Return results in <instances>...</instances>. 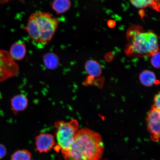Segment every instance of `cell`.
<instances>
[{"mask_svg":"<svg viewBox=\"0 0 160 160\" xmlns=\"http://www.w3.org/2000/svg\"><path fill=\"white\" fill-rule=\"evenodd\" d=\"M58 23L57 19L49 13L38 12L30 16L25 29L34 44L43 47L51 41Z\"/></svg>","mask_w":160,"mask_h":160,"instance_id":"7a4b0ae2","label":"cell"},{"mask_svg":"<svg viewBox=\"0 0 160 160\" xmlns=\"http://www.w3.org/2000/svg\"><path fill=\"white\" fill-rule=\"evenodd\" d=\"M85 69L88 74L92 77H99L102 73L101 65L94 60H89L86 62Z\"/></svg>","mask_w":160,"mask_h":160,"instance_id":"8fae6325","label":"cell"},{"mask_svg":"<svg viewBox=\"0 0 160 160\" xmlns=\"http://www.w3.org/2000/svg\"><path fill=\"white\" fill-rule=\"evenodd\" d=\"M36 150L40 153L51 151L56 145L54 136L49 133H42L35 139Z\"/></svg>","mask_w":160,"mask_h":160,"instance_id":"52a82bcc","label":"cell"},{"mask_svg":"<svg viewBox=\"0 0 160 160\" xmlns=\"http://www.w3.org/2000/svg\"><path fill=\"white\" fill-rule=\"evenodd\" d=\"M19 71L18 65L12 58L9 52L0 49V83L16 77Z\"/></svg>","mask_w":160,"mask_h":160,"instance_id":"5b68a950","label":"cell"},{"mask_svg":"<svg viewBox=\"0 0 160 160\" xmlns=\"http://www.w3.org/2000/svg\"><path fill=\"white\" fill-rule=\"evenodd\" d=\"M32 158L31 152L27 149L18 150L11 156V160H31Z\"/></svg>","mask_w":160,"mask_h":160,"instance_id":"9a60e30c","label":"cell"},{"mask_svg":"<svg viewBox=\"0 0 160 160\" xmlns=\"http://www.w3.org/2000/svg\"><path fill=\"white\" fill-rule=\"evenodd\" d=\"M43 62L46 68L49 70H55L59 67V58L56 53L49 52L44 54L42 57Z\"/></svg>","mask_w":160,"mask_h":160,"instance_id":"30bf717a","label":"cell"},{"mask_svg":"<svg viewBox=\"0 0 160 160\" xmlns=\"http://www.w3.org/2000/svg\"><path fill=\"white\" fill-rule=\"evenodd\" d=\"M103 150L101 135L83 128L78 131L71 147L63 157L65 160H100Z\"/></svg>","mask_w":160,"mask_h":160,"instance_id":"6da1fadb","label":"cell"},{"mask_svg":"<svg viewBox=\"0 0 160 160\" xmlns=\"http://www.w3.org/2000/svg\"><path fill=\"white\" fill-rule=\"evenodd\" d=\"M108 25L111 28H113L115 27L116 23L114 21L110 20L108 22Z\"/></svg>","mask_w":160,"mask_h":160,"instance_id":"d6986e66","label":"cell"},{"mask_svg":"<svg viewBox=\"0 0 160 160\" xmlns=\"http://www.w3.org/2000/svg\"><path fill=\"white\" fill-rule=\"evenodd\" d=\"M139 78L140 82L146 87H151L158 83L155 73L149 70L142 72L140 73Z\"/></svg>","mask_w":160,"mask_h":160,"instance_id":"7c38bea8","label":"cell"},{"mask_svg":"<svg viewBox=\"0 0 160 160\" xmlns=\"http://www.w3.org/2000/svg\"><path fill=\"white\" fill-rule=\"evenodd\" d=\"M151 56V62L152 65L156 68H159L160 53L159 51L152 54Z\"/></svg>","mask_w":160,"mask_h":160,"instance_id":"2e32d148","label":"cell"},{"mask_svg":"<svg viewBox=\"0 0 160 160\" xmlns=\"http://www.w3.org/2000/svg\"><path fill=\"white\" fill-rule=\"evenodd\" d=\"M3 1V2H6L8 1L9 0H2Z\"/></svg>","mask_w":160,"mask_h":160,"instance_id":"ffe728a7","label":"cell"},{"mask_svg":"<svg viewBox=\"0 0 160 160\" xmlns=\"http://www.w3.org/2000/svg\"><path fill=\"white\" fill-rule=\"evenodd\" d=\"M133 6L137 8L150 7L156 10L159 9V0H130Z\"/></svg>","mask_w":160,"mask_h":160,"instance_id":"4fadbf2b","label":"cell"},{"mask_svg":"<svg viewBox=\"0 0 160 160\" xmlns=\"http://www.w3.org/2000/svg\"><path fill=\"white\" fill-rule=\"evenodd\" d=\"M160 93L157 94L154 98V105L152 107L155 108L159 110L160 109Z\"/></svg>","mask_w":160,"mask_h":160,"instance_id":"e0dca14e","label":"cell"},{"mask_svg":"<svg viewBox=\"0 0 160 160\" xmlns=\"http://www.w3.org/2000/svg\"><path fill=\"white\" fill-rule=\"evenodd\" d=\"M55 134L57 145L54 148L58 152L60 150L63 156L67 154L78 131V122L76 119L69 122L60 121L54 124Z\"/></svg>","mask_w":160,"mask_h":160,"instance_id":"277c9868","label":"cell"},{"mask_svg":"<svg viewBox=\"0 0 160 160\" xmlns=\"http://www.w3.org/2000/svg\"><path fill=\"white\" fill-rule=\"evenodd\" d=\"M11 104L14 114L17 115L27 109L29 100L27 96L23 94H19L12 98Z\"/></svg>","mask_w":160,"mask_h":160,"instance_id":"ba28073f","label":"cell"},{"mask_svg":"<svg viewBox=\"0 0 160 160\" xmlns=\"http://www.w3.org/2000/svg\"><path fill=\"white\" fill-rule=\"evenodd\" d=\"M160 110L152 108L148 113L147 121L148 131L151 134L152 141L159 142L160 138Z\"/></svg>","mask_w":160,"mask_h":160,"instance_id":"8992f818","label":"cell"},{"mask_svg":"<svg viewBox=\"0 0 160 160\" xmlns=\"http://www.w3.org/2000/svg\"><path fill=\"white\" fill-rule=\"evenodd\" d=\"M7 149L4 145L0 144V159L3 158L7 155Z\"/></svg>","mask_w":160,"mask_h":160,"instance_id":"ac0fdd59","label":"cell"},{"mask_svg":"<svg viewBox=\"0 0 160 160\" xmlns=\"http://www.w3.org/2000/svg\"><path fill=\"white\" fill-rule=\"evenodd\" d=\"M9 52L11 58L15 61H21L27 54V47L24 42L19 41L11 46Z\"/></svg>","mask_w":160,"mask_h":160,"instance_id":"9c48e42d","label":"cell"},{"mask_svg":"<svg viewBox=\"0 0 160 160\" xmlns=\"http://www.w3.org/2000/svg\"><path fill=\"white\" fill-rule=\"evenodd\" d=\"M128 36L131 41L126 50L128 54L142 57L159 51L158 37L154 33L144 32L133 28L130 30Z\"/></svg>","mask_w":160,"mask_h":160,"instance_id":"3957f363","label":"cell"},{"mask_svg":"<svg viewBox=\"0 0 160 160\" xmlns=\"http://www.w3.org/2000/svg\"><path fill=\"white\" fill-rule=\"evenodd\" d=\"M70 0H54L52 7L56 12L61 14L67 11L71 7Z\"/></svg>","mask_w":160,"mask_h":160,"instance_id":"5bb4252c","label":"cell"}]
</instances>
